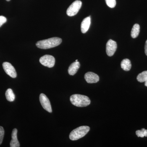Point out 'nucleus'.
I'll return each mask as SVG.
<instances>
[{
	"label": "nucleus",
	"mask_w": 147,
	"mask_h": 147,
	"mask_svg": "<svg viewBox=\"0 0 147 147\" xmlns=\"http://www.w3.org/2000/svg\"><path fill=\"white\" fill-rule=\"evenodd\" d=\"M62 41L61 38H60L53 37L38 41L36 43V45L40 49H50L59 45Z\"/></svg>",
	"instance_id": "nucleus-1"
},
{
	"label": "nucleus",
	"mask_w": 147,
	"mask_h": 147,
	"mask_svg": "<svg viewBox=\"0 0 147 147\" xmlns=\"http://www.w3.org/2000/svg\"><path fill=\"white\" fill-rule=\"evenodd\" d=\"M70 100L73 105L76 107H86L90 104V100L88 96L83 95L75 94L70 97Z\"/></svg>",
	"instance_id": "nucleus-2"
},
{
	"label": "nucleus",
	"mask_w": 147,
	"mask_h": 147,
	"mask_svg": "<svg viewBox=\"0 0 147 147\" xmlns=\"http://www.w3.org/2000/svg\"><path fill=\"white\" fill-rule=\"evenodd\" d=\"M90 129L89 127L88 126L79 127L71 131L69 134V139L72 141H76L81 139L86 135Z\"/></svg>",
	"instance_id": "nucleus-3"
},
{
	"label": "nucleus",
	"mask_w": 147,
	"mask_h": 147,
	"mask_svg": "<svg viewBox=\"0 0 147 147\" xmlns=\"http://www.w3.org/2000/svg\"><path fill=\"white\" fill-rule=\"evenodd\" d=\"M82 6V2L76 0L69 6L67 10V14L69 16H73L76 15L80 10Z\"/></svg>",
	"instance_id": "nucleus-4"
},
{
	"label": "nucleus",
	"mask_w": 147,
	"mask_h": 147,
	"mask_svg": "<svg viewBox=\"0 0 147 147\" xmlns=\"http://www.w3.org/2000/svg\"><path fill=\"white\" fill-rule=\"evenodd\" d=\"M39 61L42 65L51 68L55 65V59L53 56L45 55L40 57Z\"/></svg>",
	"instance_id": "nucleus-5"
},
{
	"label": "nucleus",
	"mask_w": 147,
	"mask_h": 147,
	"mask_svg": "<svg viewBox=\"0 0 147 147\" xmlns=\"http://www.w3.org/2000/svg\"><path fill=\"white\" fill-rule=\"evenodd\" d=\"M40 102L43 108L49 113L52 112V107L50 100L46 95L44 94H41L40 95Z\"/></svg>",
	"instance_id": "nucleus-6"
},
{
	"label": "nucleus",
	"mask_w": 147,
	"mask_h": 147,
	"mask_svg": "<svg viewBox=\"0 0 147 147\" xmlns=\"http://www.w3.org/2000/svg\"><path fill=\"white\" fill-rule=\"evenodd\" d=\"M117 45L115 41L112 39L109 40L106 44V51L107 55L112 57L114 55L117 50Z\"/></svg>",
	"instance_id": "nucleus-7"
},
{
	"label": "nucleus",
	"mask_w": 147,
	"mask_h": 147,
	"mask_svg": "<svg viewBox=\"0 0 147 147\" xmlns=\"http://www.w3.org/2000/svg\"><path fill=\"white\" fill-rule=\"evenodd\" d=\"M3 68L5 71L6 73L9 76L13 78H16L17 76V74L14 67L9 63L4 62L3 64Z\"/></svg>",
	"instance_id": "nucleus-8"
},
{
	"label": "nucleus",
	"mask_w": 147,
	"mask_h": 147,
	"mask_svg": "<svg viewBox=\"0 0 147 147\" xmlns=\"http://www.w3.org/2000/svg\"><path fill=\"white\" fill-rule=\"evenodd\" d=\"M84 78L87 83L89 84L96 83L99 80L98 75L92 72H87L85 74Z\"/></svg>",
	"instance_id": "nucleus-9"
},
{
	"label": "nucleus",
	"mask_w": 147,
	"mask_h": 147,
	"mask_svg": "<svg viewBox=\"0 0 147 147\" xmlns=\"http://www.w3.org/2000/svg\"><path fill=\"white\" fill-rule=\"evenodd\" d=\"M91 24V18L90 16L84 18L81 24V31L83 33L85 34L89 29Z\"/></svg>",
	"instance_id": "nucleus-10"
},
{
	"label": "nucleus",
	"mask_w": 147,
	"mask_h": 147,
	"mask_svg": "<svg viewBox=\"0 0 147 147\" xmlns=\"http://www.w3.org/2000/svg\"><path fill=\"white\" fill-rule=\"evenodd\" d=\"M17 129L14 128L12 131L11 134V140L10 143L11 147H20V144L17 139Z\"/></svg>",
	"instance_id": "nucleus-11"
},
{
	"label": "nucleus",
	"mask_w": 147,
	"mask_h": 147,
	"mask_svg": "<svg viewBox=\"0 0 147 147\" xmlns=\"http://www.w3.org/2000/svg\"><path fill=\"white\" fill-rule=\"evenodd\" d=\"M80 67V64L79 62H74L70 65L69 67L68 72L70 75H74L78 71Z\"/></svg>",
	"instance_id": "nucleus-12"
},
{
	"label": "nucleus",
	"mask_w": 147,
	"mask_h": 147,
	"mask_svg": "<svg viewBox=\"0 0 147 147\" xmlns=\"http://www.w3.org/2000/svg\"><path fill=\"white\" fill-rule=\"evenodd\" d=\"M121 66L122 69H123L125 71H129L131 68V61L129 59H124L121 62Z\"/></svg>",
	"instance_id": "nucleus-13"
},
{
	"label": "nucleus",
	"mask_w": 147,
	"mask_h": 147,
	"mask_svg": "<svg viewBox=\"0 0 147 147\" xmlns=\"http://www.w3.org/2000/svg\"><path fill=\"white\" fill-rule=\"evenodd\" d=\"M140 26L138 24H134L131 29V35L132 38H136L140 32Z\"/></svg>",
	"instance_id": "nucleus-14"
},
{
	"label": "nucleus",
	"mask_w": 147,
	"mask_h": 147,
	"mask_svg": "<svg viewBox=\"0 0 147 147\" xmlns=\"http://www.w3.org/2000/svg\"><path fill=\"white\" fill-rule=\"evenodd\" d=\"M5 96L7 100L10 102H12L15 99V95L11 89L9 88L5 92Z\"/></svg>",
	"instance_id": "nucleus-15"
},
{
	"label": "nucleus",
	"mask_w": 147,
	"mask_h": 147,
	"mask_svg": "<svg viewBox=\"0 0 147 147\" xmlns=\"http://www.w3.org/2000/svg\"><path fill=\"white\" fill-rule=\"evenodd\" d=\"M137 80L138 82L143 83L147 80V71H143L139 74L137 76Z\"/></svg>",
	"instance_id": "nucleus-16"
},
{
	"label": "nucleus",
	"mask_w": 147,
	"mask_h": 147,
	"mask_svg": "<svg viewBox=\"0 0 147 147\" xmlns=\"http://www.w3.org/2000/svg\"><path fill=\"white\" fill-rule=\"evenodd\" d=\"M136 135L137 137L143 138L147 137V130L144 128H142L141 130H138L136 131Z\"/></svg>",
	"instance_id": "nucleus-17"
},
{
	"label": "nucleus",
	"mask_w": 147,
	"mask_h": 147,
	"mask_svg": "<svg viewBox=\"0 0 147 147\" xmlns=\"http://www.w3.org/2000/svg\"><path fill=\"white\" fill-rule=\"evenodd\" d=\"M106 4L110 8H114L116 5V0H105Z\"/></svg>",
	"instance_id": "nucleus-18"
},
{
	"label": "nucleus",
	"mask_w": 147,
	"mask_h": 147,
	"mask_svg": "<svg viewBox=\"0 0 147 147\" xmlns=\"http://www.w3.org/2000/svg\"><path fill=\"white\" fill-rule=\"evenodd\" d=\"M4 129L2 126H0V145L2 144L4 135Z\"/></svg>",
	"instance_id": "nucleus-19"
},
{
	"label": "nucleus",
	"mask_w": 147,
	"mask_h": 147,
	"mask_svg": "<svg viewBox=\"0 0 147 147\" xmlns=\"http://www.w3.org/2000/svg\"><path fill=\"white\" fill-rule=\"evenodd\" d=\"M7 21V18L5 16H0V27L3 24H4Z\"/></svg>",
	"instance_id": "nucleus-20"
},
{
	"label": "nucleus",
	"mask_w": 147,
	"mask_h": 147,
	"mask_svg": "<svg viewBox=\"0 0 147 147\" xmlns=\"http://www.w3.org/2000/svg\"><path fill=\"white\" fill-rule=\"evenodd\" d=\"M145 53L146 55L147 56V40L146 41L145 45Z\"/></svg>",
	"instance_id": "nucleus-21"
},
{
	"label": "nucleus",
	"mask_w": 147,
	"mask_h": 147,
	"mask_svg": "<svg viewBox=\"0 0 147 147\" xmlns=\"http://www.w3.org/2000/svg\"><path fill=\"white\" fill-rule=\"evenodd\" d=\"M145 86H146L147 87V80L146 81V82H145Z\"/></svg>",
	"instance_id": "nucleus-22"
},
{
	"label": "nucleus",
	"mask_w": 147,
	"mask_h": 147,
	"mask_svg": "<svg viewBox=\"0 0 147 147\" xmlns=\"http://www.w3.org/2000/svg\"><path fill=\"white\" fill-rule=\"evenodd\" d=\"M7 1H10V0H6Z\"/></svg>",
	"instance_id": "nucleus-23"
},
{
	"label": "nucleus",
	"mask_w": 147,
	"mask_h": 147,
	"mask_svg": "<svg viewBox=\"0 0 147 147\" xmlns=\"http://www.w3.org/2000/svg\"><path fill=\"white\" fill-rule=\"evenodd\" d=\"M76 62L78 61V60H76V61H75Z\"/></svg>",
	"instance_id": "nucleus-24"
}]
</instances>
